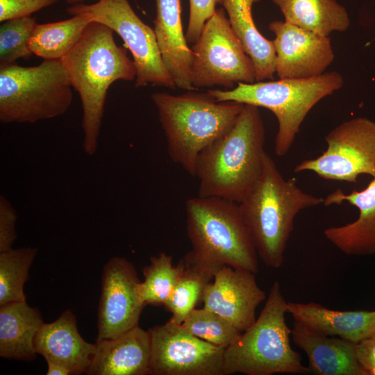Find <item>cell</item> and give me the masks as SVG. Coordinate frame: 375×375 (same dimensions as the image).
<instances>
[{
  "instance_id": "cell-1",
  "label": "cell",
  "mask_w": 375,
  "mask_h": 375,
  "mask_svg": "<svg viewBox=\"0 0 375 375\" xmlns=\"http://www.w3.org/2000/svg\"><path fill=\"white\" fill-rule=\"evenodd\" d=\"M83 110V149L95 153L110 86L117 81H133L136 69L126 50L118 46L113 31L91 22L76 44L60 59Z\"/></svg>"
},
{
  "instance_id": "cell-2",
  "label": "cell",
  "mask_w": 375,
  "mask_h": 375,
  "mask_svg": "<svg viewBox=\"0 0 375 375\" xmlns=\"http://www.w3.org/2000/svg\"><path fill=\"white\" fill-rule=\"evenodd\" d=\"M265 141L259 108L244 104L232 128L199 154L198 196L240 203L262 173Z\"/></svg>"
},
{
  "instance_id": "cell-3",
  "label": "cell",
  "mask_w": 375,
  "mask_h": 375,
  "mask_svg": "<svg viewBox=\"0 0 375 375\" xmlns=\"http://www.w3.org/2000/svg\"><path fill=\"white\" fill-rule=\"evenodd\" d=\"M323 201L322 197L301 190L294 178H284L265 153L262 173L239 206L258 256L266 266H282L297 215Z\"/></svg>"
},
{
  "instance_id": "cell-4",
  "label": "cell",
  "mask_w": 375,
  "mask_h": 375,
  "mask_svg": "<svg viewBox=\"0 0 375 375\" xmlns=\"http://www.w3.org/2000/svg\"><path fill=\"white\" fill-rule=\"evenodd\" d=\"M151 99L169 158L193 177L199 154L232 128L244 105L193 90L180 95L155 92Z\"/></svg>"
},
{
  "instance_id": "cell-5",
  "label": "cell",
  "mask_w": 375,
  "mask_h": 375,
  "mask_svg": "<svg viewBox=\"0 0 375 375\" xmlns=\"http://www.w3.org/2000/svg\"><path fill=\"white\" fill-rule=\"evenodd\" d=\"M192 249L185 256L214 274L223 266L258 272V256L239 203L215 197L185 202Z\"/></svg>"
},
{
  "instance_id": "cell-6",
  "label": "cell",
  "mask_w": 375,
  "mask_h": 375,
  "mask_svg": "<svg viewBox=\"0 0 375 375\" xmlns=\"http://www.w3.org/2000/svg\"><path fill=\"white\" fill-rule=\"evenodd\" d=\"M343 84L344 79L339 73L330 72L309 78L238 83L231 90L212 89L208 92L218 101H236L272 111L278 125L275 153L284 156L290 150L310 110Z\"/></svg>"
},
{
  "instance_id": "cell-7",
  "label": "cell",
  "mask_w": 375,
  "mask_h": 375,
  "mask_svg": "<svg viewBox=\"0 0 375 375\" xmlns=\"http://www.w3.org/2000/svg\"><path fill=\"white\" fill-rule=\"evenodd\" d=\"M287 303L278 281H275L259 317L225 349L224 375L311 372L302 364L300 354L291 347L292 330L285 317Z\"/></svg>"
},
{
  "instance_id": "cell-8",
  "label": "cell",
  "mask_w": 375,
  "mask_h": 375,
  "mask_svg": "<svg viewBox=\"0 0 375 375\" xmlns=\"http://www.w3.org/2000/svg\"><path fill=\"white\" fill-rule=\"evenodd\" d=\"M72 88L60 60L0 67V121L35 123L62 115L72 104Z\"/></svg>"
},
{
  "instance_id": "cell-9",
  "label": "cell",
  "mask_w": 375,
  "mask_h": 375,
  "mask_svg": "<svg viewBox=\"0 0 375 375\" xmlns=\"http://www.w3.org/2000/svg\"><path fill=\"white\" fill-rule=\"evenodd\" d=\"M71 15L106 25L117 33L133 56L137 88L148 84L174 88V81L166 67L154 30L137 15L128 0H99L92 4L78 3L67 8Z\"/></svg>"
},
{
  "instance_id": "cell-10",
  "label": "cell",
  "mask_w": 375,
  "mask_h": 375,
  "mask_svg": "<svg viewBox=\"0 0 375 375\" xmlns=\"http://www.w3.org/2000/svg\"><path fill=\"white\" fill-rule=\"evenodd\" d=\"M191 83L194 88L256 82L253 62L233 32L223 8L206 21L191 47Z\"/></svg>"
},
{
  "instance_id": "cell-11",
  "label": "cell",
  "mask_w": 375,
  "mask_h": 375,
  "mask_svg": "<svg viewBox=\"0 0 375 375\" xmlns=\"http://www.w3.org/2000/svg\"><path fill=\"white\" fill-rule=\"evenodd\" d=\"M326 150L294 168L326 180L357 183L360 174L375 177V121L356 117L343 122L325 137Z\"/></svg>"
},
{
  "instance_id": "cell-12",
  "label": "cell",
  "mask_w": 375,
  "mask_h": 375,
  "mask_svg": "<svg viewBox=\"0 0 375 375\" xmlns=\"http://www.w3.org/2000/svg\"><path fill=\"white\" fill-rule=\"evenodd\" d=\"M148 331L151 375H224L225 347L206 342L169 321Z\"/></svg>"
},
{
  "instance_id": "cell-13",
  "label": "cell",
  "mask_w": 375,
  "mask_h": 375,
  "mask_svg": "<svg viewBox=\"0 0 375 375\" xmlns=\"http://www.w3.org/2000/svg\"><path fill=\"white\" fill-rule=\"evenodd\" d=\"M133 265L115 256L104 265L98 308L96 340L119 337L138 325L145 306Z\"/></svg>"
},
{
  "instance_id": "cell-14",
  "label": "cell",
  "mask_w": 375,
  "mask_h": 375,
  "mask_svg": "<svg viewBox=\"0 0 375 375\" xmlns=\"http://www.w3.org/2000/svg\"><path fill=\"white\" fill-rule=\"evenodd\" d=\"M275 73L279 78H309L320 76L333 62L329 36L303 29L285 21H274Z\"/></svg>"
},
{
  "instance_id": "cell-15",
  "label": "cell",
  "mask_w": 375,
  "mask_h": 375,
  "mask_svg": "<svg viewBox=\"0 0 375 375\" xmlns=\"http://www.w3.org/2000/svg\"><path fill=\"white\" fill-rule=\"evenodd\" d=\"M255 275L244 269L223 266L203 289V308L225 318L240 331H246L255 322L256 308L266 298Z\"/></svg>"
},
{
  "instance_id": "cell-16",
  "label": "cell",
  "mask_w": 375,
  "mask_h": 375,
  "mask_svg": "<svg viewBox=\"0 0 375 375\" xmlns=\"http://www.w3.org/2000/svg\"><path fill=\"white\" fill-rule=\"evenodd\" d=\"M359 210L358 217L343 226H331L324 231L326 238L348 256L375 254V177L360 191L345 194L338 189L324 199L326 206L344 202Z\"/></svg>"
},
{
  "instance_id": "cell-17",
  "label": "cell",
  "mask_w": 375,
  "mask_h": 375,
  "mask_svg": "<svg viewBox=\"0 0 375 375\" xmlns=\"http://www.w3.org/2000/svg\"><path fill=\"white\" fill-rule=\"evenodd\" d=\"M34 347L46 362L67 367L72 375L86 374L95 353V344L81 337L76 316L70 310L62 312L56 320L40 326Z\"/></svg>"
},
{
  "instance_id": "cell-18",
  "label": "cell",
  "mask_w": 375,
  "mask_h": 375,
  "mask_svg": "<svg viewBox=\"0 0 375 375\" xmlns=\"http://www.w3.org/2000/svg\"><path fill=\"white\" fill-rule=\"evenodd\" d=\"M94 344L95 353L87 374H151V336L139 325L116 338L96 340Z\"/></svg>"
},
{
  "instance_id": "cell-19",
  "label": "cell",
  "mask_w": 375,
  "mask_h": 375,
  "mask_svg": "<svg viewBox=\"0 0 375 375\" xmlns=\"http://www.w3.org/2000/svg\"><path fill=\"white\" fill-rule=\"evenodd\" d=\"M154 32L163 62L176 87L194 90L191 83L192 52L183 34L180 0H156Z\"/></svg>"
},
{
  "instance_id": "cell-20",
  "label": "cell",
  "mask_w": 375,
  "mask_h": 375,
  "mask_svg": "<svg viewBox=\"0 0 375 375\" xmlns=\"http://www.w3.org/2000/svg\"><path fill=\"white\" fill-rule=\"evenodd\" d=\"M295 322L328 336L358 343L375 335V310H335L314 303L288 302Z\"/></svg>"
},
{
  "instance_id": "cell-21",
  "label": "cell",
  "mask_w": 375,
  "mask_h": 375,
  "mask_svg": "<svg viewBox=\"0 0 375 375\" xmlns=\"http://www.w3.org/2000/svg\"><path fill=\"white\" fill-rule=\"evenodd\" d=\"M293 342L308 359L311 372L319 375H365L356 357V344L315 332L294 322Z\"/></svg>"
},
{
  "instance_id": "cell-22",
  "label": "cell",
  "mask_w": 375,
  "mask_h": 375,
  "mask_svg": "<svg viewBox=\"0 0 375 375\" xmlns=\"http://www.w3.org/2000/svg\"><path fill=\"white\" fill-rule=\"evenodd\" d=\"M43 323L40 310L26 301L0 306V356L23 361L35 360L38 353L34 340Z\"/></svg>"
},
{
  "instance_id": "cell-23",
  "label": "cell",
  "mask_w": 375,
  "mask_h": 375,
  "mask_svg": "<svg viewBox=\"0 0 375 375\" xmlns=\"http://www.w3.org/2000/svg\"><path fill=\"white\" fill-rule=\"evenodd\" d=\"M259 1L222 0L221 2L233 32L253 62L256 81L274 78L276 60L273 41L266 39L258 31L252 17V6Z\"/></svg>"
},
{
  "instance_id": "cell-24",
  "label": "cell",
  "mask_w": 375,
  "mask_h": 375,
  "mask_svg": "<svg viewBox=\"0 0 375 375\" xmlns=\"http://www.w3.org/2000/svg\"><path fill=\"white\" fill-rule=\"evenodd\" d=\"M285 21L323 36L350 26L345 8L335 0H272Z\"/></svg>"
},
{
  "instance_id": "cell-25",
  "label": "cell",
  "mask_w": 375,
  "mask_h": 375,
  "mask_svg": "<svg viewBox=\"0 0 375 375\" xmlns=\"http://www.w3.org/2000/svg\"><path fill=\"white\" fill-rule=\"evenodd\" d=\"M91 22L81 15L56 22L37 24L30 38L31 52L44 60H60L76 44Z\"/></svg>"
},
{
  "instance_id": "cell-26",
  "label": "cell",
  "mask_w": 375,
  "mask_h": 375,
  "mask_svg": "<svg viewBox=\"0 0 375 375\" xmlns=\"http://www.w3.org/2000/svg\"><path fill=\"white\" fill-rule=\"evenodd\" d=\"M183 272L171 295L163 305L172 313L169 322L180 325L201 301L203 289L214 274L184 256Z\"/></svg>"
},
{
  "instance_id": "cell-27",
  "label": "cell",
  "mask_w": 375,
  "mask_h": 375,
  "mask_svg": "<svg viewBox=\"0 0 375 375\" xmlns=\"http://www.w3.org/2000/svg\"><path fill=\"white\" fill-rule=\"evenodd\" d=\"M172 256L161 252L150 258V264L142 269L144 280L140 292L145 306H163L177 284L184 269L181 259L173 265Z\"/></svg>"
},
{
  "instance_id": "cell-28",
  "label": "cell",
  "mask_w": 375,
  "mask_h": 375,
  "mask_svg": "<svg viewBox=\"0 0 375 375\" xmlns=\"http://www.w3.org/2000/svg\"><path fill=\"white\" fill-rule=\"evenodd\" d=\"M37 252L33 247L0 252V306L26 301L24 286Z\"/></svg>"
},
{
  "instance_id": "cell-29",
  "label": "cell",
  "mask_w": 375,
  "mask_h": 375,
  "mask_svg": "<svg viewBox=\"0 0 375 375\" xmlns=\"http://www.w3.org/2000/svg\"><path fill=\"white\" fill-rule=\"evenodd\" d=\"M180 326L206 342L225 348L242 333L225 318L203 307L193 309Z\"/></svg>"
},
{
  "instance_id": "cell-30",
  "label": "cell",
  "mask_w": 375,
  "mask_h": 375,
  "mask_svg": "<svg viewBox=\"0 0 375 375\" xmlns=\"http://www.w3.org/2000/svg\"><path fill=\"white\" fill-rule=\"evenodd\" d=\"M34 17L26 16L3 22L0 26V67L28 60L33 53L28 43L37 25Z\"/></svg>"
},
{
  "instance_id": "cell-31",
  "label": "cell",
  "mask_w": 375,
  "mask_h": 375,
  "mask_svg": "<svg viewBox=\"0 0 375 375\" xmlns=\"http://www.w3.org/2000/svg\"><path fill=\"white\" fill-rule=\"evenodd\" d=\"M190 16L185 33L188 43H195L201 35L206 21L214 14L222 0H189Z\"/></svg>"
},
{
  "instance_id": "cell-32",
  "label": "cell",
  "mask_w": 375,
  "mask_h": 375,
  "mask_svg": "<svg viewBox=\"0 0 375 375\" xmlns=\"http://www.w3.org/2000/svg\"><path fill=\"white\" fill-rule=\"evenodd\" d=\"M59 0H0V22L31 16Z\"/></svg>"
},
{
  "instance_id": "cell-33",
  "label": "cell",
  "mask_w": 375,
  "mask_h": 375,
  "mask_svg": "<svg viewBox=\"0 0 375 375\" xmlns=\"http://www.w3.org/2000/svg\"><path fill=\"white\" fill-rule=\"evenodd\" d=\"M17 215L10 202L0 197V252L12 249L17 238L15 230Z\"/></svg>"
},
{
  "instance_id": "cell-34",
  "label": "cell",
  "mask_w": 375,
  "mask_h": 375,
  "mask_svg": "<svg viewBox=\"0 0 375 375\" xmlns=\"http://www.w3.org/2000/svg\"><path fill=\"white\" fill-rule=\"evenodd\" d=\"M356 351L365 375H375V335L357 343Z\"/></svg>"
},
{
  "instance_id": "cell-35",
  "label": "cell",
  "mask_w": 375,
  "mask_h": 375,
  "mask_svg": "<svg viewBox=\"0 0 375 375\" xmlns=\"http://www.w3.org/2000/svg\"><path fill=\"white\" fill-rule=\"evenodd\" d=\"M47 375H72L69 369L67 367L52 362H47Z\"/></svg>"
},
{
  "instance_id": "cell-36",
  "label": "cell",
  "mask_w": 375,
  "mask_h": 375,
  "mask_svg": "<svg viewBox=\"0 0 375 375\" xmlns=\"http://www.w3.org/2000/svg\"><path fill=\"white\" fill-rule=\"evenodd\" d=\"M84 1H85V0H66V1L67 3L73 4V5L78 4V3H81ZM97 1H99V0H97Z\"/></svg>"
}]
</instances>
